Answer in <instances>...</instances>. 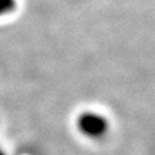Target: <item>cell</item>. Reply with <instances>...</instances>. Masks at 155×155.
I'll return each mask as SVG.
<instances>
[{"mask_svg": "<svg viewBox=\"0 0 155 155\" xmlns=\"http://www.w3.org/2000/svg\"><path fill=\"white\" fill-rule=\"evenodd\" d=\"M74 124L78 133L91 140H101L110 131V122L105 115L93 110H86L78 114Z\"/></svg>", "mask_w": 155, "mask_h": 155, "instance_id": "obj_1", "label": "cell"}, {"mask_svg": "<svg viewBox=\"0 0 155 155\" xmlns=\"http://www.w3.org/2000/svg\"><path fill=\"white\" fill-rule=\"evenodd\" d=\"M16 9V0H0V17L11 14Z\"/></svg>", "mask_w": 155, "mask_h": 155, "instance_id": "obj_2", "label": "cell"}, {"mask_svg": "<svg viewBox=\"0 0 155 155\" xmlns=\"http://www.w3.org/2000/svg\"><path fill=\"white\" fill-rule=\"evenodd\" d=\"M0 155H8V154L5 153V150H3L2 148H0Z\"/></svg>", "mask_w": 155, "mask_h": 155, "instance_id": "obj_3", "label": "cell"}]
</instances>
